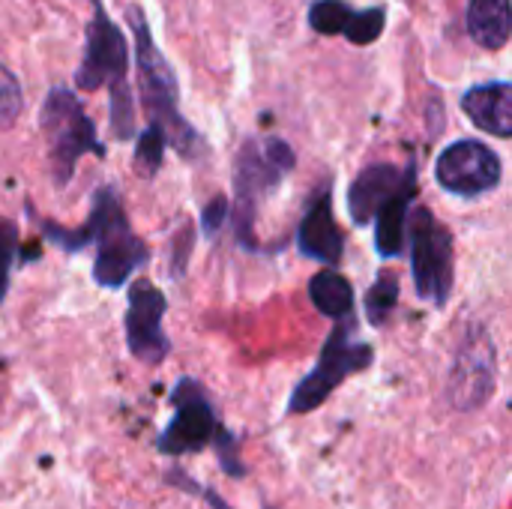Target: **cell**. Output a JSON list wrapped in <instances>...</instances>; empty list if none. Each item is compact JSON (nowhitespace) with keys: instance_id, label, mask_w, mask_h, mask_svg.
Here are the masks:
<instances>
[{"instance_id":"cell-1","label":"cell","mask_w":512,"mask_h":509,"mask_svg":"<svg viewBox=\"0 0 512 509\" xmlns=\"http://www.w3.org/2000/svg\"><path fill=\"white\" fill-rule=\"evenodd\" d=\"M42 234L51 246H57L60 252H84V249H96L93 258V282L117 291L123 288L135 270L147 267L150 261V246L132 231L120 189L105 183L93 192L90 201V213L87 222L81 228H63L51 219H42Z\"/></svg>"},{"instance_id":"cell-2","label":"cell","mask_w":512,"mask_h":509,"mask_svg":"<svg viewBox=\"0 0 512 509\" xmlns=\"http://www.w3.org/2000/svg\"><path fill=\"white\" fill-rule=\"evenodd\" d=\"M93 15L84 30V54L75 69L78 90L108 87V123L117 141L135 138V96L129 84V39L111 21L102 0H90Z\"/></svg>"},{"instance_id":"cell-3","label":"cell","mask_w":512,"mask_h":509,"mask_svg":"<svg viewBox=\"0 0 512 509\" xmlns=\"http://www.w3.org/2000/svg\"><path fill=\"white\" fill-rule=\"evenodd\" d=\"M126 21H129L132 39H135L138 96H141V108L147 114V126L162 129V135L168 138V147H174L183 159H198L204 153V141L177 108V99H180L177 75H174L171 63L165 60V54L159 51V45L150 33V24L144 18V9L138 3H129Z\"/></svg>"},{"instance_id":"cell-4","label":"cell","mask_w":512,"mask_h":509,"mask_svg":"<svg viewBox=\"0 0 512 509\" xmlns=\"http://www.w3.org/2000/svg\"><path fill=\"white\" fill-rule=\"evenodd\" d=\"M39 129L45 135L48 171L57 189H63L75 177V168L87 153L105 156V147L96 135V123L90 120L81 99L66 84H54L42 99Z\"/></svg>"},{"instance_id":"cell-5","label":"cell","mask_w":512,"mask_h":509,"mask_svg":"<svg viewBox=\"0 0 512 509\" xmlns=\"http://www.w3.org/2000/svg\"><path fill=\"white\" fill-rule=\"evenodd\" d=\"M294 168V153L285 141H246L234 165V231L243 246H255L252 222L258 201L279 186V180Z\"/></svg>"},{"instance_id":"cell-6","label":"cell","mask_w":512,"mask_h":509,"mask_svg":"<svg viewBox=\"0 0 512 509\" xmlns=\"http://www.w3.org/2000/svg\"><path fill=\"white\" fill-rule=\"evenodd\" d=\"M375 360V351L372 345L366 342H351V321L342 318V324L330 333L321 357H318V366L294 387L291 399H288V414H309L315 411L318 405H324L333 390L357 375V372H366Z\"/></svg>"},{"instance_id":"cell-7","label":"cell","mask_w":512,"mask_h":509,"mask_svg":"<svg viewBox=\"0 0 512 509\" xmlns=\"http://www.w3.org/2000/svg\"><path fill=\"white\" fill-rule=\"evenodd\" d=\"M174 417L162 429L156 450L168 459H180L186 453H201L219 441L225 426L219 423L213 402L195 378H180L171 390Z\"/></svg>"},{"instance_id":"cell-8","label":"cell","mask_w":512,"mask_h":509,"mask_svg":"<svg viewBox=\"0 0 512 509\" xmlns=\"http://www.w3.org/2000/svg\"><path fill=\"white\" fill-rule=\"evenodd\" d=\"M411 234V273L417 294L432 306H447L453 291V237L435 216L420 207L408 219Z\"/></svg>"},{"instance_id":"cell-9","label":"cell","mask_w":512,"mask_h":509,"mask_svg":"<svg viewBox=\"0 0 512 509\" xmlns=\"http://www.w3.org/2000/svg\"><path fill=\"white\" fill-rule=\"evenodd\" d=\"M165 312H168V300L150 279H135L129 285L123 330H126L129 354L144 366H159L171 354V342L162 327Z\"/></svg>"},{"instance_id":"cell-10","label":"cell","mask_w":512,"mask_h":509,"mask_svg":"<svg viewBox=\"0 0 512 509\" xmlns=\"http://www.w3.org/2000/svg\"><path fill=\"white\" fill-rule=\"evenodd\" d=\"M438 183L462 198H477L501 183V159L483 141H456L435 162Z\"/></svg>"},{"instance_id":"cell-11","label":"cell","mask_w":512,"mask_h":509,"mask_svg":"<svg viewBox=\"0 0 512 509\" xmlns=\"http://www.w3.org/2000/svg\"><path fill=\"white\" fill-rule=\"evenodd\" d=\"M495 390V345L486 333H474L459 345L450 372V402L459 411H477Z\"/></svg>"},{"instance_id":"cell-12","label":"cell","mask_w":512,"mask_h":509,"mask_svg":"<svg viewBox=\"0 0 512 509\" xmlns=\"http://www.w3.org/2000/svg\"><path fill=\"white\" fill-rule=\"evenodd\" d=\"M411 183H417L414 165L399 171L396 165H372L366 168L348 189V213L357 225L375 222V216Z\"/></svg>"},{"instance_id":"cell-13","label":"cell","mask_w":512,"mask_h":509,"mask_svg":"<svg viewBox=\"0 0 512 509\" xmlns=\"http://www.w3.org/2000/svg\"><path fill=\"white\" fill-rule=\"evenodd\" d=\"M297 246L306 258L324 264V267H336L342 261V249H345V237L336 225L333 216V201L330 192H318L312 207L306 210V216L300 219V231H297Z\"/></svg>"},{"instance_id":"cell-14","label":"cell","mask_w":512,"mask_h":509,"mask_svg":"<svg viewBox=\"0 0 512 509\" xmlns=\"http://www.w3.org/2000/svg\"><path fill=\"white\" fill-rule=\"evenodd\" d=\"M462 108L477 129L498 138L512 135V84L498 81V84L471 87L462 99Z\"/></svg>"},{"instance_id":"cell-15","label":"cell","mask_w":512,"mask_h":509,"mask_svg":"<svg viewBox=\"0 0 512 509\" xmlns=\"http://www.w3.org/2000/svg\"><path fill=\"white\" fill-rule=\"evenodd\" d=\"M417 195V183H411L408 189H402L378 216H375V249L381 258H396L405 249V237H408V213H411V201Z\"/></svg>"},{"instance_id":"cell-16","label":"cell","mask_w":512,"mask_h":509,"mask_svg":"<svg viewBox=\"0 0 512 509\" xmlns=\"http://www.w3.org/2000/svg\"><path fill=\"white\" fill-rule=\"evenodd\" d=\"M468 33L483 48H501L512 33L510 0H471V6H468Z\"/></svg>"},{"instance_id":"cell-17","label":"cell","mask_w":512,"mask_h":509,"mask_svg":"<svg viewBox=\"0 0 512 509\" xmlns=\"http://www.w3.org/2000/svg\"><path fill=\"white\" fill-rule=\"evenodd\" d=\"M309 300L321 315L342 321L354 309V288L339 270H321L309 282Z\"/></svg>"},{"instance_id":"cell-18","label":"cell","mask_w":512,"mask_h":509,"mask_svg":"<svg viewBox=\"0 0 512 509\" xmlns=\"http://www.w3.org/2000/svg\"><path fill=\"white\" fill-rule=\"evenodd\" d=\"M165 147H168V138L162 135V129H156V126L141 129V135L135 138V156H132L135 174L144 180L156 177V171L162 168V159H165Z\"/></svg>"},{"instance_id":"cell-19","label":"cell","mask_w":512,"mask_h":509,"mask_svg":"<svg viewBox=\"0 0 512 509\" xmlns=\"http://www.w3.org/2000/svg\"><path fill=\"white\" fill-rule=\"evenodd\" d=\"M396 303H399V279H396V273L384 270V273L375 279V285L369 288V294H366V315H369V324L381 327V324L390 318V312L396 309Z\"/></svg>"},{"instance_id":"cell-20","label":"cell","mask_w":512,"mask_h":509,"mask_svg":"<svg viewBox=\"0 0 512 509\" xmlns=\"http://www.w3.org/2000/svg\"><path fill=\"white\" fill-rule=\"evenodd\" d=\"M354 15H357V12H351V6L342 3V0H318V3L309 9V24H312L318 33L333 36V33H348Z\"/></svg>"},{"instance_id":"cell-21","label":"cell","mask_w":512,"mask_h":509,"mask_svg":"<svg viewBox=\"0 0 512 509\" xmlns=\"http://www.w3.org/2000/svg\"><path fill=\"white\" fill-rule=\"evenodd\" d=\"M21 246H18V225L6 216H0V306L6 300L9 291V279H12V264L18 258Z\"/></svg>"},{"instance_id":"cell-22","label":"cell","mask_w":512,"mask_h":509,"mask_svg":"<svg viewBox=\"0 0 512 509\" xmlns=\"http://www.w3.org/2000/svg\"><path fill=\"white\" fill-rule=\"evenodd\" d=\"M24 108V93L18 78L0 63V129H9Z\"/></svg>"},{"instance_id":"cell-23","label":"cell","mask_w":512,"mask_h":509,"mask_svg":"<svg viewBox=\"0 0 512 509\" xmlns=\"http://www.w3.org/2000/svg\"><path fill=\"white\" fill-rule=\"evenodd\" d=\"M192 246H195V228L186 222V225H180V231H177L174 240H171V258H168L171 279H183V273H186V267H189Z\"/></svg>"},{"instance_id":"cell-24","label":"cell","mask_w":512,"mask_h":509,"mask_svg":"<svg viewBox=\"0 0 512 509\" xmlns=\"http://www.w3.org/2000/svg\"><path fill=\"white\" fill-rule=\"evenodd\" d=\"M384 30V9H372V12H357L351 27H348V39L357 45H369L381 36Z\"/></svg>"},{"instance_id":"cell-25","label":"cell","mask_w":512,"mask_h":509,"mask_svg":"<svg viewBox=\"0 0 512 509\" xmlns=\"http://www.w3.org/2000/svg\"><path fill=\"white\" fill-rule=\"evenodd\" d=\"M228 213H231V204H228V198L225 195H216L204 210H201V231L207 234V237H213V234H219V228L225 225V219H228Z\"/></svg>"}]
</instances>
